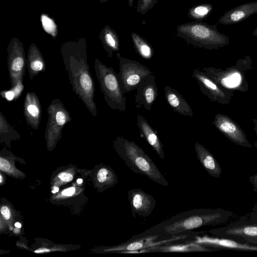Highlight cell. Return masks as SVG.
Segmentation results:
<instances>
[{"mask_svg":"<svg viewBox=\"0 0 257 257\" xmlns=\"http://www.w3.org/2000/svg\"><path fill=\"white\" fill-rule=\"evenodd\" d=\"M10 168V165L6 159L1 158V170L5 172L8 171Z\"/></svg>","mask_w":257,"mask_h":257,"instance_id":"obj_33","label":"cell"},{"mask_svg":"<svg viewBox=\"0 0 257 257\" xmlns=\"http://www.w3.org/2000/svg\"><path fill=\"white\" fill-rule=\"evenodd\" d=\"M248 180L253 187V191L257 192V174L250 176Z\"/></svg>","mask_w":257,"mask_h":257,"instance_id":"obj_32","label":"cell"},{"mask_svg":"<svg viewBox=\"0 0 257 257\" xmlns=\"http://www.w3.org/2000/svg\"><path fill=\"white\" fill-rule=\"evenodd\" d=\"M131 37L136 51L141 57L146 60L152 59L154 50L148 41L135 32L132 33Z\"/></svg>","mask_w":257,"mask_h":257,"instance_id":"obj_23","label":"cell"},{"mask_svg":"<svg viewBox=\"0 0 257 257\" xmlns=\"http://www.w3.org/2000/svg\"><path fill=\"white\" fill-rule=\"evenodd\" d=\"M203 70L217 84L228 88H230L229 86V81H235L237 76H241L240 73L233 67L226 68V70H223L209 67L203 68Z\"/></svg>","mask_w":257,"mask_h":257,"instance_id":"obj_21","label":"cell"},{"mask_svg":"<svg viewBox=\"0 0 257 257\" xmlns=\"http://www.w3.org/2000/svg\"><path fill=\"white\" fill-rule=\"evenodd\" d=\"M213 10V6L210 4H201L190 8L188 16L195 21L201 22L206 19Z\"/></svg>","mask_w":257,"mask_h":257,"instance_id":"obj_25","label":"cell"},{"mask_svg":"<svg viewBox=\"0 0 257 257\" xmlns=\"http://www.w3.org/2000/svg\"><path fill=\"white\" fill-rule=\"evenodd\" d=\"M135 0H128V5L130 8H132L134 4Z\"/></svg>","mask_w":257,"mask_h":257,"instance_id":"obj_38","label":"cell"},{"mask_svg":"<svg viewBox=\"0 0 257 257\" xmlns=\"http://www.w3.org/2000/svg\"><path fill=\"white\" fill-rule=\"evenodd\" d=\"M94 70L101 91L107 105L112 109L124 112L126 107V97L121 88L117 74L99 60L94 61Z\"/></svg>","mask_w":257,"mask_h":257,"instance_id":"obj_5","label":"cell"},{"mask_svg":"<svg viewBox=\"0 0 257 257\" xmlns=\"http://www.w3.org/2000/svg\"><path fill=\"white\" fill-rule=\"evenodd\" d=\"M65 69L73 91L94 116L97 114L94 100L95 87L84 52L73 50L62 53Z\"/></svg>","mask_w":257,"mask_h":257,"instance_id":"obj_2","label":"cell"},{"mask_svg":"<svg viewBox=\"0 0 257 257\" xmlns=\"http://www.w3.org/2000/svg\"><path fill=\"white\" fill-rule=\"evenodd\" d=\"M59 191V188L58 187H54L53 190L52 191L53 193H55Z\"/></svg>","mask_w":257,"mask_h":257,"instance_id":"obj_39","label":"cell"},{"mask_svg":"<svg viewBox=\"0 0 257 257\" xmlns=\"http://www.w3.org/2000/svg\"><path fill=\"white\" fill-rule=\"evenodd\" d=\"M23 77L19 78L15 84L11 86L10 89L3 90L0 92L1 96L8 101L17 99L21 95L24 88Z\"/></svg>","mask_w":257,"mask_h":257,"instance_id":"obj_27","label":"cell"},{"mask_svg":"<svg viewBox=\"0 0 257 257\" xmlns=\"http://www.w3.org/2000/svg\"><path fill=\"white\" fill-rule=\"evenodd\" d=\"M176 35L189 44L210 50L218 49L229 43V37L217 29V24L211 25L201 22L178 26Z\"/></svg>","mask_w":257,"mask_h":257,"instance_id":"obj_4","label":"cell"},{"mask_svg":"<svg viewBox=\"0 0 257 257\" xmlns=\"http://www.w3.org/2000/svg\"><path fill=\"white\" fill-rule=\"evenodd\" d=\"M137 119L140 137L145 140L161 159H164L165 158L164 146L160 141L157 132L142 115L138 114Z\"/></svg>","mask_w":257,"mask_h":257,"instance_id":"obj_18","label":"cell"},{"mask_svg":"<svg viewBox=\"0 0 257 257\" xmlns=\"http://www.w3.org/2000/svg\"><path fill=\"white\" fill-rule=\"evenodd\" d=\"M49 250L48 249H47V248H41V249H39L38 250H36L35 251V252L36 253H42V252H48L49 251Z\"/></svg>","mask_w":257,"mask_h":257,"instance_id":"obj_37","label":"cell"},{"mask_svg":"<svg viewBox=\"0 0 257 257\" xmlns=\"http://www.w3.org/2000/svg\"><path fill=\"white\" fill-rule=\"evenodd\" d=\"M257 13V1L243 4L225 13L218 23L223 25L235 24Z\"/></svg>","mask_w":257,"mask_h":257,"instance_id":"obj_16","label":"cell"},{"mask_svg":"<svg viewBox=\"0 0 257 257\" xmlns=\"http://www.w3.org/2000/svg\"><path fill=\"white\" fill-rule=\"evenodd\" d=\"M48 115L45 138L48 147L52 148L61 139L64 126L72 118L62 101L58 98L52 100L47 108Z\"/></svg>","mask_w":257,"mask_h":257,"instance_id":"obj_8","label":"cell"},{"mask_svg":"<svg viewBox=\"0 0 257 257\" xmlns=\"http://www.w3.org/2000/svg\"><path fill=\"white\" fill-rule=\"evenodd\" d=\"M159 0H139L137 7V12L145 15L150 10L153 9Z\"/></svg>","mask_w":257,"mask_h":257,"instance_id":"obj_29","label":"cell"},{"mask_svg":"<svg viewBox=\"0 0 257 257\" xmlns=\"http://www.w3.org/2000/svg\"><path fill=\"white\" fill-rule=\"evenodd\" d=\"M75 191L74 187H70L62 191V194L64 196H71Z\"/></svg>","mask_w":257,"mask_h":257,"instance_id":"obj_34","label":"cell"},{"mask_svg":"<svg viewBox=\"0 0 257 257\" xmlns=\"http://www.w3.org/2000/svg\"><path fill=\"white\" fill-rule=\"evenodd\" d=\"M0 137L1 141L9 142L19 139L20 134L7 121L5 115L0 112Z\"/></svg>","mask_w":257,"mask_h":257,"instance_id":"obj_26","label":"cell"},{"mask_svg":"<svg viewBox=\"0 0 257 257\" xmlns=\"http://www.w3.org/2000/svg\"><path fill=\"white\" fill-rule=\"evenodd\" d=\"M206 232L215 237L257 245V220L246 216H241L227 225L212 228Z\"/></svg>","mask_w":257,"mask_h":257,"instance_id":"obj_6","label":"cell"},{"mask_svg":"<svg viewBox=\"0 0 257 257\" xmlns=\"http://www.w3.org/2000/svg\"><path fill=\"white\" fill-rule=\"evenodd\" d=\"M194 149L198 161L209 175L216 178H219L222 168L212 154L198 142L195 143Z\"/></svg>","mask_w":257,"mask_h":257,"instance_id":"obj_19","label":"cell"},{"mask_svg":"<svg viewBox=\"0 0 257 257\" xmlns=\"http://www.w3.org/2000/svg\"><path fill=\"white\" fill-rule=\"evenodd\" d=\"M113 147L125 165L135 173L145 175L156 183L165 187L169 183L151 158L135 142L122 136L117 137Z\"/></svg>","mask_w":257,"mask_h":257,"instance_id":"obj_3","label":"cell"},{"mask_svg":"<svg viewBox=\"0 0 257 257\" xmlns=\"http://www.w3.org/2000/svg\"><path fill=\"white\" fill-rule=\"evenodd\" d=\"M0 178H1L0 182L2 183V175L0 176Z\"/></svg>","mask_w":257,"mask_h":257,"instance_id":"obj_43","label":"cell"},{"mask_svg":"<svg viewBox=\"0 0 257 257\" xmlns=\"http://www.w3.org/2000/svg\"><path fill=\"white\" fill-rule=\"evenodd\" d=\"M27 63L29 76L31 80L40 72L45 71V61L40 51L35 45L30 47Z\"/></svg>","mask_w":257,"mask_h":257,"instance_id":"obj_22","label":"cell"},{"mask_svg":"<svg viewBox=\"0 0 257 257\" xmlns=\"http://www.w3.org/2000/svg\"><path fill=\"white\" fill-rule=\"evenodd\" d=\"M1 214L5 219H9L11 216L10 209L6 206H3L1 209Z\"/></svg>","mask_w":257,"mask_h":257,"instance_id":"obj_31","label":"cell"},{"mask_svg":"<svg viewBox=\"0 0 257 257\" xmlns=\"http://www.w3.org/2000/svg\"><path fill=\"white\" fill-rule=\"evenodd\" d=\"M7 63L12 86L25 75L26 60L22 46L15 43L9 49Z\"/></svg>","mask_w":257,"mask_h":257,"instance_id":"obj_14","label":"cell"},{"mask_svg":"<svg viewBox=\"0 0 257 257\" xmlns=\"http://www.w3.org/2000/svg\"><path fill=\"white\" fill-rule=\"evenodd\" d=\"M15 225L16 227H17L18 228H21V224L19 222H16L15 224Z\"/></svg>","mask_w":257,"mask_h":257,"instance_id":"obj_41","label":"cell"},{"mask_svg":"<svg viewBox=\"0 0 257 257\" xmlns=\"http://www.w3.org/2000/svg\"><path fill=\"white\" fill-rule=\"evenodd\" d=\"M248 217L250 219L257 220V208L250 213Z\"/></svg>","mask_w":257,"mask_h":257,"instance_id":"obj_35","label":"cell"},{"mask_svg":"<svg viewBox=\"0 0 257 257\" xmlns=\"http://www.w3.org/2000/svg\"><path fill=\"white\" fill-rule=\"evenodd\" d=\"M119 70L117 74L119 84L124 94L136 90L139 85L153 72L139 62L117 56Z\"/></svg>","mask_w":257,"mask_h":257,"instance_id":"obj_7","label":"cell"},{"mask_svg":"<svg viewBox=\"0 0 257 257\" xmlns=\"http://www.w3.org/2000/svg\"><path fill=\"white\" fill-rule=\"evenodd\" d=\"M252 35L254 36L257 37V27L254 29V30L253 31Z\"/></svg>","mask_w":257,"mask_h":257,"instance_id":"obj_40","label":"cell"},{"mask_svg":"<svg viewBox=\"0 0 257 257\" xmlns=\"http://www.w3.org/2000/svg\"><path fill=\"white\" fill-rule=\"evenodd\" d=\"M164 94L167 103L174 111L186 116H193L191 106L178 91L166 85L164 88Z\"/></svg>","mask_w":257,"mask_h":257,"instance_id":"obj_20","label":"cell"},{"mask_svg":"<svg viewBox=\"0 0 257 257\" xmlns=\"http://www.w3.org/2000/svg\"><path fill=\"white\" fill-rule=\"evenodd\" d=\"M212 124L225 137L237 145L252 148L242 128L230 117L225 114H216Z\"/></svg>","mask_w":257,"mask_h":257,"instance_id":"obj_10","label":"cell"},{"mask_svg":"<svg viewBox=\"0 0 257 257\" xmlns=\"http://www.w3.org/2000/svg\"><path fill=\"white\" fill-rule=\"evenodd\" d=\"M24 114L27 123L34 130H38L41 119L42 107L38 97L34 92H28L26 95Z\"/></svg>","mask_w":257,"mask_h":257,"instance_id":"obj_17","label":"cell"},{"mask_svg":"<svg viewBox=\"0 0 257 257\" xmlns=\"http://www.w3.org/2000/svg\"><path fill=\"white\" fill-rule=\"evenodd\" d=\"M77 182L78 183V184H81L82 183V180L81 179H77Z\"/></svg>","mask_w":257,"mask_h":257,"instance_id":"obj_42","label":"cell"},{"mask_svg":"<svg viewBox=\"0 0 257 257\" xmlns=\"http://www.w3.org/2000/svg\"><path fill=\"white\" fill-rule=\"evenodd\" d=\"M197 82L200 91L211 101L222 105L230 103L233 89L221 86L208 76L203 71L194 69L192 75Z\"/></svg>","mask_w":257,"mask_h":257,"instance_id":"obj_9","label":"cell"},{"mask_svg":"<svg viewBox=\"0 0 257 257\" xmlns=\"http://www.w3.org/2000/svg\"><path fill=\"white\" fill-rule=\"evenodd\" d=\"M41 21L44 30L53 37L57 35V26L52 19L45 14L41 16Z\"/></svg>","mask_w":257,"mask_h":257,"instance_id":"obj_28","label":"cell"},{"mask_svg":"<svg viewBox=\"0 0 257 257\" xmlns=\"http://www.w3.org/2000/svg\"><path fill=\"white\" fill-rule=\"evenodd\" d=\"M136 91L137 94L135 96L136 107L151 110L159 95L154 75L153 74L146 78L139 85Z\"/></svg>","mask_w":257,"mask_h":257,"instance_id":"obj_13","label":"cell"},{"mask_svg":"<svg viewBox=\"0 0 257 257\" xmlns=\"http://www.w3.org/2000/svg\"><path fill=\"white\" fill-rule=\"evenodd\" d=\"M58 178L63 181L70 182L73 179V176L67 172H62L58 175Z\"/></svg>","mask_w":257,"mask_h":257,"instance_id":"obj_30","label":"cell"},{"mask_svg":"<svg viewBox=\"0 0 257 257\" xmlns=\"http://www.w3.org/2000/svg\"><path fill=\"white\" fill-rule=\"evenodd\" d=\"M103 42L109 57H111L113 53L119 49L118 36L116 33L109 27H106L103 31Z\"/></svg>","mask_w":257,"mask_h":257,"instance_id":"obj_24","label":"cell"},{"mask_svg":"<svg viewBox=\"0 0 257 257\" xmlns=\"http://www.w3.org/2000/svg\"><path fill=\"white\" fill-rule=\"evenodd\" d=\"M233 214L232 211L220 208L194 209L172 216L134 236L157 235L163 237H169L202 226L223 224Z\"/></svg>","mask_w":257,"mask_h":257,"instance_id":"obj_1","label":"cell"},{"mask_svg":"<svg viewBox=\"0 0 257 257\" xmlns=\"http://www.w3.org/2000/svg\"><path fill=\"white\" fill-rule=\"evenodd\" d=\"M127 196L134 218H136V214L148 217L156 207V201L154 197L140 188L130 190Z\"/></svg>","mask_w":257,"mask_h":257,"instance_id":"obj_12","label":"cell"},{"mask_svg":"<svg viewBox=\"0 0 257 257\" xmlns=\"http://www.w3.org/2000/svg\"><path fill=\"white\" fill-rule=\"evenodd\" d=\"M166 243L158 246L150 247L139 251L137 253L154 252H211L214 250L200 244L190 241L183 243Z\"/></svg>","mask_w":257,"mask_h":257,"instance_id":"obj_15","label":"cell"},{"mask_svg":"<svg viewBox=\"0 0 257 257\" xmlns=\"http://www.w3.org/2000/svg\"><path fill=\"white\" fill-rule=\"evenodd\" d=\"M107 1V0H103V1Z\"/></svg>","mask_w":257,"mask_h":257,"instance_id":"obj_44","label":"cell"},{"mask_svg":"<svg viewBox=\"0 0 257 257\" xmlns=\"http://www.w3.org/2000/svg\"><path fill=\"white\" fill-rule=\"evenodd\" d=\"M252 121L254 123V131L255 132L256 135L257 136V118H253Z\"/></svg>","mask_w":257,"mask_h":257,"instance_id":"obj_36","label":"cell"},{"mask_svg":"<svg viewBox=\"0 0 257 257\" xmlns=\"http://www.w3.org/2000/svg\"><path fill=\"white\" fill-rule=\"evenodd\" d=\"M194 242L209 247L214 251L228 249L243 251H257V245L241 242L233 239L207 235H196L192 237Z\"/></svg>","mask_w":257,"mask_h":257,"instance_id":"obj_11","label":"cell"}]
</instances>
